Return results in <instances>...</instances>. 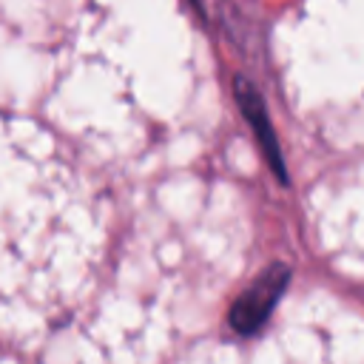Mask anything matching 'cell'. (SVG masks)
<instances>
[{"label": "cell", "instance_id": "obj_1", "mask_svg": "<svg viewBox=\"0 0 364 364\" xmlns=\"http://www.w3.org/2000/svg\"><path fill=\"white\" fill-rule=\"evenodd\" d=\"M287 282H290V267L282 264V262L270 264V267L233 301V307H230V327H233L236 333H242V336L256 333V330L267 321V316L273 313V307H276V301L282 299Z\"/></svg>", "mask_w": 364, "mask_h": 364}, {"label": "cell", "instance_id": "obj_2", "mask_svg": "<svg viewBox=\"0 0 364 364\" xmlns=\"http://www.w3.org/2000/svg\"><path fill=\"white\" fill-rule=\"evenodd\" d=\"M233 97H236L239 111H242L245 122L250 125V131L262 148V156L267 159L270 171L276 173V179L282 185H290V173L284 168V154L279 148V139H276V131H273V122H270V114H267V105H264L259 88L247 77H233Z\"/></svg>", "mask_w": 364, "mask_h": 364}, {"label": "cell", "instance_id": "obj_3", "mask_svg": "<svg viewBox=\"0 0 364 364\" xmlns=\"http://www.w3.org/2000/svg\"><path fill=\"white\" fill-rule=\"evenodd\" d=\"M188 3H191V6L196 9V14H199V17L205 20V9H202V3H199V0H188Z\"/></svg>", "mask_w": 364, "mask_h": 364}]
</instances>
